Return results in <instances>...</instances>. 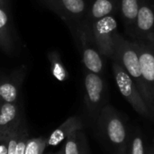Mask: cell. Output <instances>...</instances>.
<instances>
[{
	"mask_svg": "<svg viewBox=\"0 0 154 154\" xmlns=\"http://www.w3.org/2000/svg\"><path fill=\"white\" fill-rule=\"evenodd\" d=\"M97 125L105 143L111 148L113 154H127L130 137L125 120L110 105L102 107Z\"/></svg>",
	"mask_w": 154,
	"mask_h": 154,
	"instance_id": "6da1fadb",
	"label": "cell"
},
{
	"mask_svg": "<svg viewBox=\"0 0 154 154\" xmlns=\"http://www.w3.org/2000/svg\"><path fill=\"white\" fill-rule=\"evenodd\" d=\"M112 60L118 62L129 74L154 116L153 102L143 77L139 55L134 42H130L121 34L116 33L115 37V54Z\"/></svg>",
	"mask_w": 154,
	"mask_h": 154,
	"instance_id": "7a4b0ae2",
	"label": "cell"
},
{
	"mask_svg": "<svg viewBox=\"0 0 154 154\" xmlns=\"http://www.w3.org/2000/svg\"><path fill=\"white\" fill-rule=\"evenodd\" d=\"M89 39L98 51L105 57L113 59L115 54V37L117 33V22L113 14L95 21L90 26L81 23Z\"/></svg>",
	"mask_w": 154,
	"mask_h": 154,
	"instance_id": "3957f363",
	"label": "cell"
},
{
	"mask_svg": "<svg viewBox=\"0 0 154 154\" xmlns=\"http://www.w3.org/2000/svg\"><path fill=\"white\" fill-rule=\"evenodd\" d=\"M112 69L116 86L122 96L131 105V106L143 116H153L139 89L125 69L116 60H113Z\"/></svg>",
	"mask_w": 154,
	"mask_h": 154,
	"instance_id": "277c9868",
	"label": "cell"
},
{
	"mask_svg": "<svg viewBox=\"0 0 154 154\" xmlns=\"http://www.w3.org/2000/svg\"><path fill=\"white\" fill-rule=\"evenodd\" d=\"M85 103L93 120L97 122L104 102L105 83L99 74L87 71L84 78Z\"/></svg>",
	"mask_w": 154,
	"mask_h": 154,
	"instance_id": "5b68a950",
	"label": "cell"
},
{
	"mask_svg": "<svg viewBox=\"0 0 154 154\" xmlns=\"http://www.w3.org/2000/svg\"><path fill=\"white\" fill-rule=\"evenodd\" d=\"M71 31L73 32V35L78 39V42L80 44L82 61L87 70L96 74H101L104 67V62L101 57L102 54L98 51L97 48L92 47L94 43L89 39L84 26L82 24H79Z\"/></svg>",
	"mask_w": 154,
	"mask_h": 154,
	"instance_id": "8992f818",
	"label": "cell"
},
{
	"mask_svg": "<svg viewBox=\"0 0 154 154\" xmlns=\"http://www.w3.org/2000/svg\"><path fill=\"white\" fill-rule=\"evenodd\" d=\"M133 38L154 47V5L151 0H142Z\"/></svg>",
	"mask_w": 154,
	"mask_h": 154,
	"instance_id": "52a82bcc",
	"label": "cell"
},
{
	"mask_svg": "<svg viewBox=\"0 0 154 154\" xmlns=\"http://www.w3.org/2000/svg\"><path fill=\"white\" fill-rule=\"evenodd\" d=\"M139 55L143 77L154 105V47L139 41H133Z\"/></svg>",
	"mask_w": 154,
	"mask_h": 154,
	"instance_id": "ba28073f",
	"label": "cell"
},
{
	"mask_svg": "<svg viewBox=\"0 0 154 154\" xmlns=\"http://www.w3.org/2000/svg\"><path fill=\"white\" fill-rule=\"evenodd\" d=\"M25 74L26 66L23 65L0 79V98L4 102L16 103L20 86Z\"/></svg>",
	"mask_w": 154,
	"mask_h": 154,
	"instance_id": "9c48e42d",
	"label": "cell"
},
{
	"mask_svg": "<svg viewBox=\"0 0 154 154\" xmlns=\"http://www.w3.org/2000/svg\"><path fill=\"white\" fill-rule=\"evenodd\" d=\"M119 8V0H94L88 9L83 24L90 26L95 21L113 14Z\"/></svg>",
	"mask_w": 154,
	"mask_h": 154,
	"instance_id": "30bf717a",
	"label": "cell"
},
{
	"mask_svg": "<svg viewBox=\"0 0 154 154\" xmlns=\"http://www.w3.org/2000/svg\"><path fill=\"white\" fill-rule=\"evenodd\" d=\"M83 127V122L79 116H70L51 133L47 139V144L50 146H57L73 133L81 131Z\"/></svg>",
	"mask_w": 154,
	"mask_h": 154,
	"instance_id": "8fae6325",
	"label": "cell"
},
{
	"mask_svg": "<svg viewBox=\"0 0 154 154\" xmlns=\"http://www.w3.org/2000/svg\"><path fill=\"white\" fill-rule=\"evenodd\" d=\"M20 124L16 103L3 102L0 106V134L1 139L13 128Z\"/></svg>",
	"mask_w": 154,
	"mask_h": 154,
	"instance_id": "7c38bea8",
	"label": "cell"
},
{
	"mask_svg": "<svg viewBox=\"0 0 154 154\" xmlns=\"http://www.w3.org/2000/svg\"><path fill=\"white\" fill-rule=\"evenodd\" d=\"M0 49L8 55H12L15 49L9 16L4 5H0Z\"/></svg>",
	"mask_w": 154,
	"mask_h": 154,
	"instance_id": "4fadbf2b",
	"label": "cell"
},
{
	"mask_svg": "<svg viewBox=\"0 0 154 154\" xmlns=\"http://www.w3.org/2000/svg\"><path fill=\"white\" fill-rule=\"evenodd\" d=\"M142 0H119V10L121 17L125 25L127 33L134 37L136 19Z\"/></svg>",
	"mask_w": 154,
	"mask_h": 154,
	"instance_id": "5bb4252c",
	"label": "cell"
},
{
	"mask_svg": "<svg viewBox=\"0 0 154 154\" xmlns=\"http://www.w3.org/2000/svg\"><path fill=\"white\" fill-rule=\"evenodd\" d=\"M64 154H88V147L86 137L81 131L70 134L65 142Z\"/></svg>",
	"mask_w": 154,
	"mask_h": 154,
	"instance_id": "9a60e30c",
	"label": "cell"
},
{
	"mask_svg": "<svg viewBox=\"0 0 154 154\" xmlns=\"http://www.w3.org/2000/svg\"><path fill=\"white\" fill-rule=\"evenodd\" d=\"M48 60L51 64V73L59 81H65L68 79V71L61 60L60 55L57 51H51L48 52Z\"/></svg>",
	"mask_w": 154,
	"mask_h": 154,
	"instance_id": "2e32d148",
	"label": "cell"
},
{
	"mask_svg": "<svg viewBox=\"0 0 154 154\" xmlns=\"http://www.w3.org/2000/svg\"><path fill=\"white\" fill-rule=\"evenodd\" d=\"M47 145V139L44 137L28 139L25 147V154H43Z\"/></svg>",
	"mask_w": 154,
	"mask_h": 154,
	"instance_id": "e0dca14e",
	"label": "cell"
},
{
	"mask_svg": "<svg viewBox=\"0 0 154 154\" xmlns=\"http://www.w3.org/2000/svg\"><path fill=\"white\" fill-rule=\"evenodd\" d=\"M20 128H21V125L19 124L17 126H15L11 131H9L5 136L7 144V154H14L18 137H19Z\"/></svg>",
	"mask_w": 154,
	"mask_h": 154,
	"instance_id": "ac0fdd59",
	"label": "cell"
},
{
	"mask_svg": "<svg viewBox=\"0 0 154 154\" xmlns=\"http://www.w3.org/2000/svg\"><path fill=\"white\" fill-rule=\"evenodd\" d=\"M127 154H146L143 140L140 134H134L130 139Z\"/></svg>",
	"mask_w": 154,
	"mask_h": 154,
	"instance_id": "d6986e66",
	"label": "cell"
},
{
	"mask_svg": "<svg viewBox=\"0 0 154 154\" xmlns=\"http://www.w3.org/2000/svg\"><path fill=\"white\" fill-rule=\"evenodd\" d=\"M28 139L29 138H28V134H27L26 130L24 128L21 127L14 154H25V147H26Z\"/></svg>",
	"mask_w": 154,
	"mask_h": 154,
	"instance_id": "ffe728a7",
	"label": "cell"
},
{
	"mask_svg": "<svg viewBox=\"0 0 154 154\" xmlns=\"http://www.w3.org/2000/svg\"><path fill=\"white\" fill-rule=\"evenodd\" d=\"M41 1L45 6H47L50 10H51L58 16H60V12L59 6V0H41Z\"/></svg>",
	"mask_w": 154,
	"mask_h": 154,
	"instance_id": "44dd1931",
	"label": "cell"
},
{
	"mask_svg": "<svg viewBox=\"0 0 154 154\" xmlns=\"http://www.w3.org/2000/svg\"><path fill=\"white\" fill-rule=\"evenodd\" d=\"M0 154H7V144L5 137L0 139Z\"/></svg>",
	"mask_w": 154,
	"mask_h": 154,
	"instance_id": "7402d4cb",
	"label": "cell"
},
{
	"mask_svg": "<svg viewBox=\"0 0 154 154\" xmlns=\"http://www.w3.org/2000/svg\"><path fill=\"white\" fill-rule=\"evenodd\" d=\"M146 154H154V150L153 149H151V150H149L148 151V152Z\"/></svg>",
	"mask_w": 154,
	"mask_h": 154,
	"instance_id": "603a6c76",
	"label": "cell"
},
{
	"mask_svg": "<svg viewBox=\"0 0 154 154\" xmlns=\"http://www.w3.org/2000/svg\"><path fill=\"white\" fill-rule=\"evenodd\" d=\"M55 154H64V152H63V149L61 150V151H60L58 153H55Z\"/></svg>",
	"mask_w": 154,
	"mask_h": 154,
	"instance_id": "cb8c5ba5",
	"label": "cell"
},
{
	"mask_svg": "<svg viewBox=\"0 0 154 154\" xmlns=\"http://www.w3.org/2000/svg\"><path fill=\"white\" fill-rule=\"evenodd\" d=\"M5 4V0H0V5H4Z\"/></svg>",
	"mask_w": 154,
	"mask_h": 154,
	"instance_id": "d4e9b609",
	"label": "cell"
},
{
	"mask_svg": "<svg viewBox=\"0 0 154 154\" xmlns=\"http://www.w3.org/2000/svg\"><path fill=\"white\" fill-rule=\"evenodd\" d=\"M3 102H4V101L0 98V106H1V105H2V103H3Z\"/></svg>",
	"mask_w": 154,
	"mask_h": 154,
	"instance_id": "484cf974",
	"label": "cell"
},
{
	"mask_svg": "<svg viewBox=\"0 0 154 154\" xmlns=\"http://www.w3.org/2000/svg\"><path fill=\"white\" fill-rule=\"evenodd\" d=\"M0 139H1V134H0Z\"/></svg>",
	"mask_w": 154,
	"mask_h": 154,
	"instance_id": "4316f807",
	"label": "cell"
},
{
	"mask_svg": "<svg viewBox=\"0 0 154 154\" xmlns=\"http://www.w3.org/2000/svg\"><path fill=\"white\" fill-rule=\"evenodd\" d=\"M153 150H154V149H153Z\"/></svg>",
	"mask_w": 154,
	"mask_h": 154,
	"instance_id": "83f0119b",
	"label": "cell"
}]
</instances>
